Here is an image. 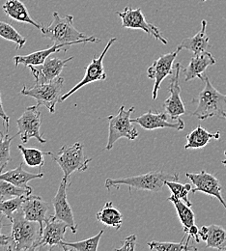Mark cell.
Here are the masks:
<instances>
[{"label":"cell","mask_w":226,"mask_h":251,"mask_svg":"<svg viewBox=\"0 0 226 251\" xmlns=\"http://www.w3.org/2000/svg\"><path fill=\"white\" fill-rule=\"evenodd\" d=\"M11 223L12 243L8 251H36L42 234L40 224L26 220L22 210L15 214Z\"/></svg>","instance_id":"3957f363"},{"label":"cell","mask_w":226,"mask_h":251,"mask_svg":"<svg viewBox=\"0 0 226 251\" xmlns=\"http://www.w3.org/2000/svg\"><path fill=\"white\" fill-rule=\"evenodd\" d=\"M204 82L203 90L193 100L196 108L192 115L199 120H207L215 116L226 119V94L218 91L208 76H204Z\"/></svg>","instance_id":"7a4b0ae2"},{"label":"cell","mask_w":226,"mask_h":251,"mask_svg":"<svg viewBox=\"0 0 226 251\" xmlns=\"http://www.w3.org/2000/svg\"><path fill=\"white\" fill-rule=\"evenodd\" d=\"M50 157L60 166L66 179H69L75 171H86L88 164L92 161V158L84 157L83 145L80 142H75L74 145H64L56 154H51Z\"/></svg>","instance_id":"5b68a950"},{"label":"cell","mask_w":226,"mask_h":251,"mask_svg":"<svg viewBox=\"0 0 226 251\" xmlns=\"http://www.w3.org/2000/svg\"><path fill=\"white\" fill-rule=\"evenodd\" d=\"M17 125L19 128L17 135L21 136L23 144L27 143L31 138L37 139L41 144L47 143V140L43 138V134L40 131L42 113L38 103L25 108L23 115L17 120Z\"/></svg>","instance_id":"ba28073f"},{"label":"cell","mask_w":226,"mask_h":251,"mask_svg":"<svg viewBox=\"0 0 226 251\" xmlns=\"http://www.w3.org/2000/svg\"><path fill=\"white\" fill-rule=\"evenodd\" d=\"M185 242V237L180 243H163L153 241L148 243V247L150 251H197L194 247H189V243Z\"/></svg>","instance_id":"1f68e13d"},{"label":"cell","mask_w":226,"mask_h":251,"mask_svg":"<svg viewBox=\"0 0 226 251\" xmlns=\"http://www.w3.org/2000/svg\"><path fill=\"white\" fill-rule=\"evenodd\" d=\"M70 47L68 44H61V45H53L50 49L43 50H38L32 52L27 55H17L14 57V63L15 66L18 67L20 65H24L25 67H29V66H39L44 64L45 61L52 54L55 52H59L61 50L67 51V47Z\"/></svg>","instance_id":"cb8c5ba5"},{"label":"cell","mask_w":226,"mask_h":251,"mask_svg":"<svg viewBox=\"0 0 226 251\" xmlns=\"http://www.w3.org/2000/svg\"><path fill=\"white\" fill-rule=\"evenodd\" d=\"M68 182H69V179H66L63 177L59 185L58 190L52 199V205L54 208L53 218L56 220L64 221L65 223L69 225V228L72 230V232L75 234L77 230L76 229L77 225L75 222L72 208L68 202V196H67Z\"/></svg>","instance_id":"9a60e30c"},{"label":"cell","mask_w":226,"mask_h":251,"mask_svg":"<svg viewBox=\"0 0 226 251\" xmlns=\"http://www.w3.org/2000/svg\"><path fill=\"white\" fill-rule=\"evenodd\" d=\"M205 1H207V0H201V2H205Z\"/></svg>","instance_id":"60d3db41"},{"label":"cell","mask_w":226,"mask_h":251,"mask_svg":"<svg viewBox=\"0 0 226 251\" xmlns=\"http://www.w3.org/2000/svg\"><path fill=\"white\" fill-rule=\"evenodd\" d=\"M199 237L206 243L207 249L226 251V229L223 226L216 224L202 226L199 229Z\"/></svg>","instance_id":"44dd1931"},{"label":"cell","mask_w":226,"mask_h":251,"mask_svg":"<svg viewBox=\"0 0 226 251\" xmlns=\"http://www.w3.org/2000/svg\"><path fill=\"white\" fill-rule=\"evenodd\" d=\"M68 228L69 225L64 221L56 220L53 218V216L50 217L43 227L36 251L46 247H50V250L54 247L61 248V244L65 241V234Z\"/></svg>","instance_id":"5bb4252c"},{"label":"cell","mask_w":226,"mask_h":251,"mask_svg":"<svg viewBox=\"0 0 226 251\" xmlns=\"http://www.w3.org/2000/svg\"><path fill=\"white\" fill-rule=\"evenodd\" d=\"M0 118H2L3 123H4V127L6 129V131H9V126H10V117L6 114L4 108H3V104H2V99H1V91H0Z\"/></svg>","instance_id":"74e56055"},{"label":"cell","mask_w":226,"mask_h":251,"mask_svg":"<svg viewBox=\"0 0 226 251\" xmlns=\"http://www.w3.org/2000/svg\"><path fill=\"white\" fill-rule=\"evenodd\" d=\"M24 163L22 162L17 168L9 170L4 173H0V180L7 181L19 188H25L32 190V188L28 186V182L35 180V179H41L44 177V173L40 172L38 174H33L25 171L24 169Z\"/></svg>","instance_id":"d4e9b609"},{"label":"cell","mask_w":226,"mask_h":251,"mask_svg":"<svg viewBox=\"0 0 226 251\" xmlns=\"http://www.w3.org/2000/svg\"><path fill=\"white\" fill-rule=\"evenodd\" d=\"M221 131L211 133L201 126H197L194 130L187 135V143L185 149H200L208 145L212 139H220Z\"/></svg>","instance_id":"484cf974"},{"label":"cell","mask_w":226,"mask_h":251,"mask_svg":"<svg viewBox=\"0 0 226 251\" xmlns=\"http://www.w3.org/2000/svg\"><path fill=\"white\" fill-rule=\"evenodd\" d=\"M2 220H0V248H5V249H9L11 243H12V239L10 235H4L2 234V227H3V223Z\"/></svg>","instance_id":"8d00e7d4"},{"label":"cell","mask_w":226,"mask_h":251,"mask_svg":"<svg viewBox=\"0 0 226 251\" xmlns=\"http://www.w3.org/2000/svg\"><path fill=\"white\" fill-rule=\"evenodd\" d=\"M225 156H226V158L224 160H222V163L225 165V167L226 168V150L225 151Z\"/></svg>","instance_id":"ab89813d"},{"label":"cell","mask_w":226,"mask_h":251,"mask_svg":"<svg viewBox=\"0 0 226 251\" xmlns=\"http://www.w3.org/2000/svg\"><path fill=\"white\" fill-rule=\"evenodd\" d=\"M32 193V190L19 188L7 181L0 180V201H4L17 196H27Z\"/></svg>","instance_id":"d6a6232c"},{"label":"cell","mask_w":226,"mask_h":251,"mask_svg":"<svg viewBox=\"0 0 226 251\" xmlns=\"http://www.w3.org/2000/svg\"><path fill=\"white\" fill-rule=\"evenodd\" d=\"M180 71L181 63H176L174 65L173 74L170 79L169 93L170 96L165 100L163 103V108L172 121H177L180 117L187 113L185 103L181 98V86H180Z\"/></svg>","instance_id":"30bf717a"},{"label":"cell","mask_w":226,"mask_h":251,"mask_svg":"<svg viewBox=\"0 0 226 251\" xmlns=\"http://www.w3.org/2000/svg\"><path fill=\"white\" fill-rule=\"evenodd\" d=\"M65 84V78L58 76L48 83L35 84L32 87L24 86L21 94L31 97L40 106H45L50 113L55 112V106L60 102L61 91Z\"/></svg>","instance_id":"8992f818"},{"label":"cell","mask_w":226,"mask_h":251,"mask_svg":"<svg viewBox=\"0 0 226 251\" xmlns=\"http://www.w3.org/2000/svg\"><path fill=\"white\" fill-rule=\"evenodd\" d=\"M207 22L205 20L201 21V29L193 37L184 39L180 45L177 47L179 50H188L193 52L194 55L200 54L204 51H207L210 48V38L206 33Z\"/></svg>","instance_id":"7402d4cb"},{"label":"cell","mask_w":226,"mask_h":251,"mask_svg":"<svg viewBox=\"0 0 226 251\" xmlns=\"http://www.w3.org/2000/svg\"><path fill=\"white\" fill-rule=\"evenodd\" d=\"M96 219L105 226L120 230L123 224V215L113 206L112 202H106L101 210L96 214Z\"/></svg>","instance_id":"4316f807"},{"label":"cell","mask_w":226,"mask_h":251,"mask_svg":"<svg viewBox=\"0 0 226 251\" xmlns=\"http://www.w3.org/2000/svg\"><path fill=\"white\" fill-rule=\"evenodd\" d=\"M5 135H6V134H4V133H3V132L0 130V144H1V143H2V141L4 140V138H5Z\"/></svg>","instance_id":"f35d334b"},{"label":"cell","mask_w":226,"mask_h":251,"mask_svg":"<svg viewBox=\"0 0 226 251\" xmlns=\"http://www.w3.org/2000/svg\"><path fill=\"white\" fill-rule=\"evenodd\" d=\"M167 181L178 182L179 174H169L163 171H151L143 175L130 176L127 178H108L105 180L104 187L107 190H110V188L114 187L119 188L121 186H128L129 191L131 188H134L136 190L160 192Z\"/></svg>","instance_id":"277c9868"},{"label":"cell","mask_w":226,"mask_h":251,"mask_svg":"<svg viewBox=\"0 0 226 251\" xmlns=\"http://www.w3.org/2000/svg\"><path fill=\"white\" fill-rule=\"evenodd\" d=\"M180 51L181 50L176 49V50L172 52L163 54L147 69V77L154 80V87L152 92L153 100H157L160 86L164 78L173 74L174 61Z\"/></svg>","instance_id":"7c38bea8"},{"label":"cell","mask_w":226,"mask_h":251,"mask_svg":"<svg viewBox=\"0 0 226 251\" xmlns=\"http://www.w3.org/2000/svg\"><path fill=\"white\" fill-rule=\"evenodd\" d=\"M165 186H167L170 189V191L174 197L182 200L183 202H185L186 204H188L191 207L193 206V203L189 199V192L192 191V189H193L191 184L183 185V184H180L175 181H167L165 183Z\"/></svg>","instance_id":"836d02e7"},{"label":"cell","mask_w":226,"mask_h":251,"mask_svg":"<svg viewBox=\"0 0 226 251\" xmlns=\"http://www.w3.org/2000/svg\"><path fill=\"white\" fill-rule=\"evenodd\" d=\"M135 107L131 106L129 109H125V104H122L118 110L117 115H110L108 120V139L105 151H110L116 141L120 138H128L134 140L138 136V131L132 126L130 121V114L134 111Z\"/></svg>","instance_id":"52a82bcc"},{"label":"cell","mask_w":226,"mask_h":251,"mask_svg":"<svg viewBox=\"0 0 226 251\" xmlns=\"http://www.w3.org/2000/svg\"><path fill=\"white\" fill-rule=\"evenodd\" d=\"M136 241H137V239H136V236L134 234L129 235V237H127L122 242V246L120 248L115 249V251H133L135 250Z\"/></svg>","instance_id":"d590c367"},{"label":"cell","mask_w":226,"mask_h":251,"mask_svg":"<svg viewBox=\"0 0 226 251\" xmlns=\"http://www.w3.org/2000/svg\"><path fill=\"white\" fill-rule=\"evenodd\" d=\"M216 58L214 55L207 51H204L200 54L194 55L191 59V62L184 69L185 81H191L195 78L203 80V74L206 72L207 68L216 64Z\"/></svg>","instance_id":"ffe728a7"},{"label":"cell","mask_w":226,"mask_h":251,"mask_svg":"<svg viewBox=\"0 0 226 251\" xmlns=\"http://www.w3.org/2000/svg\"><path fill=\"white\" fill-rule=\"evenodd\" d=\"M103 234V230H100L96 236L83 240L76 243H67L63 241L61 244V249L65 251H98L99 243Z\"/></svg>","instance_id":"f1b7e54d"},{"label":"cell","mask_w":226,"mask_h":251,"mask_svg":"<svg viewBox=\"0 0 226 251\" xmlns=\"http://www.w3.org/2000/svg\"><path fill=\"white\" fill-rule=\"evenodd\" d=\"M186 176L194 184V188L192 189L193 193L200 191L209 196L215 197L222 203L226 210V202L222 194L223 188L219 179L215 175L202 170L199 173L188 172L186 173Z\"/></svg>","instance_id":"4fadbf2b"},{"label":"cell","mask_w":226,"mask_h":251,"mask_svg":"<svg viewBox=\"0 0 226 251\" xmlns=\"http://www.w3.org/2000/svg\"><path fill=\"white\" fill-rule=\"evenodd\" d=\"M16 136V135H15ZM15 136L9 137L8 133L5 135L4 140L0 144V173L4 170V168L8 165V163L11 161V154H10V146L15 138Z\"/></svg>","instance_id":"e575fe53"},{"label":"cell","mask_w":226,"mask_h":251,"mask_svg":"<svg viewBox=\"0 0 226 251\" xmlns=\"http://www.w3.org/2000/svg\"><path fill=\"white\" fill-rule=\"evenodd\" d=\"M116 15L120 17L123 28L141 29L148 35H151L155 39L161 41L163 45H167V40L162 36V32L157 26L146 21V18L140 8L133 9L127 6L123 11H117Z\"/></svg>","instance_id":"9c48e42d"},{"label":"cell","mask_w":226,"mask_h":251,"mask_svg":"<svg viewBox=\"0 0 226 251\" xmlns=\"http://www.w3.org/2000/svg\"><path fill=\"white\" fill-rule=\"evenodd\" d=\"M116 40H117L116 38H111L108 41V43L105 46V48L102 50V52L100 53V55L99 57H97L96 55H94L91 63L86 67L84 77L76 85H75L72 89H70L66 94L61 96L60 102L64 101L65 100H67L69 97H71L74 93L78 91L83 86H85V85H87L89 83L95 82V81H102V80L106 79V74L104 72L103 63L102 62H103V58H104L105 54L109 50L110 47L116 42Z\"/></svg>","instance_id":"8fae6325"},{"label":"cell","mask_w":226,"mask_h":251,"mask_svg":"<svg viewBox=\"0 0 226 251\" xmlns=\"http://www.w3.org/2000/svg\"><path fill=\"white\" fill-rule=\"evenodd\" d=\"M74 59V56L69 57L67 59L60 58H48L44 64L39 66H29L27 68L30 69L33 76L36 79L37 84L48 83L58 76H60L61 72L63 71L66 65Z\"/></svg>","instance_id":"2e32d148"},{"label":"cell","mask_w":226,"mask_h":251,"mask_svg":"<svg viewBox=\"0 0 226 251\" xmlns=\"http://www.w3.org/2000/svg\"><path fill=\"white\" fill-rule=\"evenodd\" d=\"M19 150L21 151L25 162L29 167H40L42 168L45 165V157L46 156H51V152H46L42 151L37 148H26L23 146L22 144L18 146Z\"/></svg>","instance_id":"83f0119b"},{"label":"cell","mask_w":226,"mask_h":251,"mask_svg":"<svg viewBox=\"0 0 226 251\" xmlns=\"http://www.w3.org/2000/svg\"><path fill=\"white\" fill-rule=\"evenodd\" d=\"M0 37L15 43L17 45V50H22L26 43V39L17 31L11 25L0 22Z\"/></svg>","instance_id":"4dcf8cb0"},{"label":"cell","mask_w":226,"mask_h":251,"mask_svg":"<svg viewBox=\"0 0 226 251\" xmlns=\"http://www.w3.org/2000/svg\"><path fill=\"white\" fill-rule=\"evenodd\" d=\"M22 211L27 220L38 222L41 227V232L47 220L52 216H49V204L41 197L36 195H27L23 203Z\"/></svg>","instance_id":"ac0fdd59"},{"label":"cell","mask_w":226,"mask_h":251,"mask_svg":"<svg viewBox=\"0 0 226 251\" xmlns=\"http://www.w3.org/2000/svg\"><path fill=\"white\" fill-rule=\"evenodd\" d=\"M168 201L172 202L174 205L179 220L184 228L185 234L188 236V239H194L195 243H200V237H199V229L195 225V215L194 211L191 209V206L186 204L180 199H177L172 194L167 198Z\"/></svg>","instance_id":"d6986e66"},{"label":"cell","mask_w":226,"mask_h":251,"mask_svg":"<svg viewBox=\"0 0 226 251\" xmlns=\"http://www.w3.org/2000/svg\"><path fill=\"white\" fill-rule=\"evenodd\" d=\"M42 36L52 41L55 45L68 44L70 46L76 44L99 43L100 39L95 37H86L83 32L78 31L74 26V17L67 15L61 17L57 12L52 13V22L49 26H43Z\"/></svg>","instance_id":"6da1fadb"},{"label":"cell","mask_w":226,"mask_h":251,"mask_svg":"<svg viewBox=\"0 0 226 251\" xmlns=\"http://www.w3.org/2000/svg\"><path fill=\"white\" fill-rule=\"evenodd\" d=\"M130 121L132 124H137L146 130L165 127L175 128L177 130H183L185 128V122L181 118L175 122H169L166 112H153L152 110H149L137 118L130 119Z\"/></svg>","instance_id":"e0dca14e"},{"label":"cell","mask_w":226,"mask_h":251,"mask_svg":"<svg viewBox=\"0 0 226 251\" xmlns=\"http://www.w3.org/2000/svg\"><path fill=\"white\" fill-rule=\"evenodd\" d=\"M26 196H17L4 201H0V215L11 221L15 214L22 210L24 200Z\"/></svg>","instance_id":"f546056e"},{"label":"cell","mask_w":226,"mask_h":251,"mask_svg":"<svg viewBox=\"0 0 226 251\" xmlns=\"http://www.w3.org/2000/svg\"><path fill=\"white\" fill-rule=\"evenodd\" d=\"M2 9L4 13L13 21L31 25L35 28H38L40 30L43 27L42 25L35 22L30 17L27 8L24 4V2L21 0H7L3 4Z\"/></svg>","instance_id":"603a6c76"}]
</instances>
